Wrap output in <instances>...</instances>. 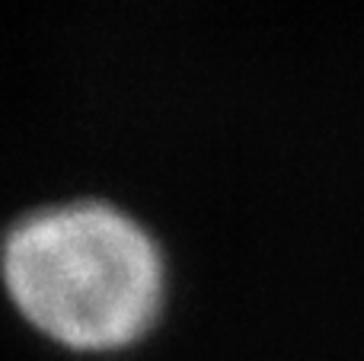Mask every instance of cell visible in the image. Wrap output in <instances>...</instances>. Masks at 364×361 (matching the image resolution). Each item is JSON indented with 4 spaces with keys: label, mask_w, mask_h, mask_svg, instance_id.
<instances>
[{
    "label": "cell",
    "mask_w": 364,
    "mask_h": 361,
    "mask_svg": "<svg viewBox=\"0 0 364 361\" xmlns=\"http://www.w3.org/2000/svg\"><path fill=\"white\" fill-rule=\"evenodd\" d=\"M0 285L29 330L83 358L138 349L170 307L160 237L112 198L74 195L26 211L0 243Z\"/></svg>",
    "instance_id": "obj_1"
}]
</instances>
